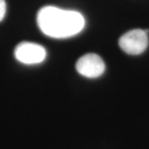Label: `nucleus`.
<instances>
[{
	"label": "nucleus",
	"mask_w": 149,
	"mask_h": 149,
	"mask_svg": "<svg viewBox=\"0 0 149 149\" xmlns=\"http://www.w3.org/2000/svg\"><path fill=\"white\" fill-rule=\"evenodd\" d=\"M37 24L41 31L52 38H67L80 33L85 21L79 12L65 10L54 6L41 8L37 13Z\"/></svg>",
	"instance_id": "f257e3e1"
},
{
	"label": "nucleus",
	"mask_w": 149,
	"mask_h": 149,
	"mask_svg": "<svg viewBox=\"0 0 149 149\" xmlns=\"http://www.w3.org/2000/svg\"><path fill=\"white\" fill-rule=\"evenodd\" d=\"M118 45L125 53L132 56L140 55L148 46V32L142 29L130 30L119 38Z\"/></svg>",
	"instance_id": "f03ea898"
},
{
	"label": "nucleus",
	"mask_w": 149,
	"mask_h": 149,
	"mask_svg": "<svg viewBox=\"0 0 149 149\" xmlns=\"http://www.w3.org/2000/svg\"><path fill=\"white\" fill-rule=\"evenodd\" d=\"M14 56L22 64L36 65L42 62L46 59L47 52L45 48L39 44L23 42L16 47Z\"/></svg>",
	"instance_id": "7ed1b4c3"
},
{
	"label": "nucleus",
	"mask_w": 149,
	"mask_h": 149,
	"mask_svg": "<svg viewBox=\"0 0 149 149\" xmlns=\"http://www.w3.org/2000/svg\"><path fill=\"white\" fill-rule=\"evenodd\" d=\"M75 68L79 74L86 78H97L104 74L105 65L100 56L88 53L77 61Z\"/></svg>",
	"instance_id": "20e7f679"
},
{
	"label": "nucleus",
	"mask_w": 149,
	"mask_h": 149,
	"mask_svg": "<svg viewBox=\"0 0 149 149\" xmlns=\"http://www.w3.org/2000/svg\"><path fill=\"white\" fill-rule=\"evenodd\" d=\"M6 9H7V7H6L5 0H0V22L5 17Z\"/></svg>",
	"instance_id": "39448f33"
}]
</instances>
